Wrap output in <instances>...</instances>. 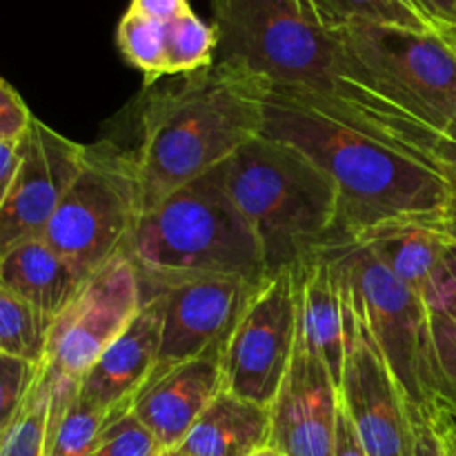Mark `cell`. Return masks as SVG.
Listing matches in <instances>:
<instances>
[{"mask_svg": "<svg viewBox=\"0 0 456 456\" xmlns=\"http://www.w3.org/2000/svg\"><path fill=\"white\" fill-rule=\"evenodd\" d=\"M150 85L132 150L141 214L205 176L265 127V80L230 62Z\"/></svg>", "mask_w": 456, "mask_h": 456, "instance_id": "obj_1", "label": "cell"}, {"mask_svg": "<svg viewBox=\"0 0 456 456\" xmlns=\"http://www.w3.org/2000/svg\"><path fill=\"white\" fill-rule=\"evenodd\" d=\"M263 136L294 145L334 183L347 239L396 218H439L450 190L439 174L352 125L321 96L265 89Z\"/></svg>", "mask_w": 456, "mask_h": 456, "instance_id": "obj_2", "label": "cell"}, {"mask_svg": "<svg viewBox=\"0 0 456 456\" xmlns=\"http://www.w3.org/2000/svg\"><path fill=\"white\" fill-rule=\"evenodd\" d=\"M240 216L261 243L267 274L347 239L337 183L294 145L256 136L218 165Z\"/></svg>", "mask_w": 456, "mask_h": 456, "instance_id": "obj_3", "label": "cell"}, {"mask_svg": "<svg viewBox=\"0 0 456 456\" xmlns=\"http://www.w3.org/2000/svg\"><path fill=\"white\" fill-rule=\"evenodd\" d=\"M216 61L265 80L347 105L372 76L347 53L312 0H212Z\"/></svg>", "mask_w": 456, "mask_h": 456, "instance_id": "obj_4", "label": "cell"}, {"mask_svg": "<svg viewBox=\"0 0 456 456\" xmlns=\"http://www.w3.org/2000/svg\"><path fill=\"white\" fill-rule=\"evenodd\" d=\"M123 256L136 267L142 289L190 276H236L249 283L270 276L261 243L218 167L142 212Z\"/></svg>", "mask_w": 456, "mask_h": 456, "instance_id": "obj_5", "label": "cell"}, {"mask_svg": "<svg viewBox=\"0 0 456 456\" xmlns=\"http://www.w3.org/2000/svg\"><path fill=\"white\" fill-rule=\"evenodd\" d=\"M141 218V187L132 150L101 141L58 203L43 239L87 276L123 256Z\"/></svg>", "mask_w": 456, "mask_h": 456, "instance_id": "obj_6", "label": "cell"}, {"mask_svg": "<svg viewBox=\"0 0 456 456\" xmlns=\"http://www.w3.org/2000/svg\"><path fill=\"white\" fill-rule=\"evenodd\" d=\"M338 276L410 403L423 405L430 307L356 240L328 245Z\"/></svg>", "mask_w": 456, "mask_h": 456, "instance_id": "obj_7", "label": "cell"}, {"mask_svg": "<svg viewBox=\"0 0 456 456\" xmlns=\"http://www.w3.org/2000/svg\"><path fill=\"white\" fill-rule=\"evenodd\" d=\"M337 31L347 53L401 110L430 125L456 118V52L439 31L379 25Z\"/></svg>", "mask_w": 456, "mask_h": 456, "instance_id": "obj_8", "label": "cell"}, {"mask_svg": "<svg viewBox=\"0 0 456 456\" xmlns=\"http://www.w3.org/2000/svg\"><path fill=\"white\" fill-rule=\"evenodd\" d=\"M298 346L292 270L267 276L249 292L221 347L223 387L270 408Z\"/></svg>", "mask_w": 456, "mask_h": 456, "instance_id": "obj_9", "label": "cell"}, {"mask_svg": "<svg viewBox=\"0 0 456 456\" xmlns=\"http://www.w3.org/2000/svg\"><path fill=\"white\" fill-rule=\"evenodd\" d=\"M338 399L368 456H412L410 399L347 292Z\"/></svg>", "mask_w": 456, "mask_h": 456, "instance_id": "obj_10", "label": "cell"}, {"mask_svg": "<svg viewBox=\"0 0 456 456\" xmlns=\"http://www.w3.org/2000/svg\"><path fill=\"white\" fill-rule=\"evenodd\" d=\"M142 307V285L127 256H118L89 276L78 297L53 319L45 368L80 381L98 356L129 328Z\"/></svg>", "mask_w": 456, "mask_h": 456, "instance_id": "obj_11", "label": "cell"}, {"mask_svg": "<svg viewBox=\"0 0 456 456\" xmlns=\"http://www.w3.org/2000/svg\"><path fill=\"white\" fill-rule=\"evenodd\" d=\"M87 145L69 141L34 116L18 142V167L0 205V254L47 230L58 203L80 174Z\"/></svg>", "mask_w": 456, "mask_h": 456, "instance_id": "obj_12", "label": "cell"}, {"mask_svg": "<svg viewBox=\"0 0 456 456\" xmlns=\"http://www.w3.org/2000/svg\"><path fill=\"white\" fill-rule=\"evenodd\" d=\"M256 285L236 276H190L142 289V298L156 294L163 303L160 354L154 377L199 356L221 352Z\"/></svg>", "mask_w": 456, "mask_h": 456, "instance_id": "obj_13", "label": "cell"}, {"mask_svg": "<svg viewBox=\"0 0 456 456\" xmlns=\"http://www.w3.org/2000/svg\"><path fill=\"white\" fill-rule=\"evenodd\" d=\"M338 408L334 377L298 343L288 377L270 405V445L285 456H334Z\"/></svg>", "mask_w": 456, "mask_h": 456, "instance_id": "obj_14", "label": "cell"}, {"mask_svg": "<svg viewBox=\"0 0 456 456\" xmlns=\"http://www.w3.org/2000/svg\"><path fill=\"white\" fill-rule=\"evenodd\" d=\"M163 303L156 294L142 298V307L129 328L102 352L78 383V395L111 421L132 412L134 401L151 381L160 354Z\"/></svg>", "mask_w": 456, "mask_h": 456, "instance_id": "obj_15", "label": "cell"}, {"mask_svg": "<svg viewBox=\"0 0 456 456\" xmlns=\"http://www.w3.org/2000/svg\"><path fill=\"white\" fill-rule=\"evenodd\" d=\"M341 116L372 138L401 154L412 156L444 178L450 190V203L436 218V227L444 232L448 243L456 245V118L445 125H430L401 110L399 102L387 94Z\"/></svg>", "mask_w": 456, "mask_h": 456, "instance_id": "obj_16", "label": "cell"}, {"mask_svg": "<svg viewBox=\"0 0 456 456\" xmlns=\"http://www.w3.org/2000/svg\"><path fill=\"white\" fill-rule=\"evenodd\" d=\"M221 390V352H212L151 379L134 401L132 414L165 452H172L181 448L194 423Z\"/></svg>", "mask_w": 456, "mask_h": 456, "instance_id": "obj_17", "label": "cell"}, {"mask_svg": "<svg viewBox=\"0 0 456 456\" xmlns=\"http://www.w3.org/2000/svg\"><path fill=\"white\" fill-rule=\"evenodd\" d=\"M298 343L321 359L337 386L346 361V292L330 249H319L292 267Z\"/></svg>", "mask_w": 456, "mask_h": 456, "instance_id": "obj_18", "label": "cell"}, {"mask_svg": "<svg viewBox=\"0 0 456 456\" xmlns=\"http://www.w3.org/2000/svg\"><path fill=\"white\" fill-rule=\"evenodd\" d=\"M399 281L426 301L445 270L448 239L435 218H396L361 232L356 239Z\"/></svg>", "mask_w": 456, "mask_h": 456, "instance_id": "obj_19", "label": "cell"}, {"mask_svg": "<svg viewBox=\"0 0 456 456\" xmlns=\"http://www.w3.org/2000/svg\"><path fill=\"white\" fill-rule=\"evenodd\" d=\"M87 281L89 276L71 265L43 236L22 240L0 254V283L52 323L78 297Z\"/></svg>", "mask_w": 456, "mask_h": 456, "instance_id": "obj_20", "label": "cell"}, {"mask_svg": "<svg viewBox=\"0 0 456 456\" xmlns=\"http://www.w3.org/2000/svg\"><path fill=\"white\" fill-rule=\"evenodd\" d=\"M270 408L223 387L178 452L187 456H252L270 445Z\"/></svg>", "mask_w": 456, "mask_h": 456, "instance_id": "obj_21", "label": "cell"}, {"mask_svg": "<svg viewBox=\"0 0 456 456\" xmlns=\"http://www.w3.org/2000/svg\"><path fill=\"white\" fill-rule=\"evenodd\" d=\"M47 377L49 417L45 456H96L102 432L111 423V417L78 395L80 381L53 377L49 370Z\"/></svg>", "mask_w": 456, "mask_h": 456, "instance_id": "obj_22", "label": "cell"}, {"mask_svg": "<svg viewBox=\"0 0 456 456\" xmlns=\"http://www.w3.org/2000/svg\"><path fill=\"white\" fill-rule=\"evenodd\" d=\"M332 29L350 25L401 27L412 31H436L414 0H312Z\"/></svg>", "mask_w": 456, "mask_h": 456, "instance_id": "obj_23", "label": "cell"}, {"mask_svg": "<svg viewBox=\"0 0 456 456\" xmlns=\"http://www.w3.org/2000/svg\"><path fill=\"white\" fill-rule=\"evenodd\" d=\"M52 321L0 283V354L43 363Z\"/></svg>", "mask_w": 456, "mask_h": 456, "instance_id": "obj_24", "label": "cell"}, {"mask_svg": "<svg viewBox=\"0 0 456 456\" xmlns=\"http://www.w3.org/2000/svg\"><path fill=\"white\" fill-rule=\"evenodd\" d=\"M430 403L444 405L456 414V321L441 310H430L423 405Z\"/></svg>", "mask_w": 456, "mask_h": 456, "instance_id": "obj_25", "label": "cell"}, {"mask_svg": "<svg viewBox=\"0 0 456 456\" xmlns=\"http://www.w3.org/2000/svg\"><path fill=\"white\" fill-rule=\"evenodd\" d=\"M116 43L125 61L145 76L147 87L167 78V22L127 9L116 29Z\"/></svg>", "mask_w": 456, "mask_h": 456, "instance_id": "obj_26", "label": "cell"}, {"mask_svg": "<svg viewBox=\"0 0 456 456\" xmlns=\"http://www.w3.org/2000/svg\"><path fill=\"white\" fill-rule=\"evenodd\" d=\"M218 29L194 12L167 22V78L208 69L216 62Z\"/></svg>", "mask_w": 456, "mask_h": 456, "instance_id": "obj_27", "label": "cell"}, {"mask_svg": "<svg viewBox=\"0 0 456 456\" xmlns=\"http://www.w3.org/2000/svg\"><path fill=\"white\" fill-rule=\"evenodd\" d=\"M49 417V377L40 372L38 383L27 401L25 410L0 444V456H45V435Z\"/></svg>", "mask_w": 456, "mask_h": 456, "instance_id": "obj_28", "label": "cell"}, {"mask_svg": "<svg viewBox=\"0 0 456 456\" xmlns=\"http://www.w3.org/2000/svg\"><path fill=\"white\" fill-rule=\"evenodd\" d=\"M43 363L0 354V444L25 410L43 372Z\"/></svg>", "mask_w": 456, "mask_h": 456, "instance_id": "obj_29", "label": "cell"}, {"mask_svg": "<svg viewBox=\"0 0 456 456\" xmlns=\"http://www.w3.org/2000/svg\"><path fill=\"white\" fill-rule=\"evenodd\" d=\"M159 441L132 412L114 419L102 432L96 456H165Z\"/></svg>", "mask_w": 456, "mask_h": 456, "instance_id": "obj_30", "label": "cell"}, {"mask_svg": "<svg viewBox=\"0 0 456 456\" xmlns=\"http://www.w3.org/2000/svg\"><path fill=\"white\" fill-rule=\"evenodd\" d=\"M31 120L34 114L25 105L20 94L7 80L0 78V142L18 145L29 129Z\"/></svg>", "mask_w": 456, "mask_h": 456, "instance_id": "obj_31", "label": "cell"}, {"mask_svg": "<svg viewBox=\"0 0 456 456\" xmlns=\"http://www.w3.org/2000/svg\"><path fill=\"white\" fill-rule=\"evenodd\" d=\"M410 417H412V456H448L421 405L410 403Z\"/></svg>", "mask_w": 456, "mask_h": 456, "instance_id": "obj_32", "label": "cell"}, {"mask_svg": "<svg viewBox=\"0 0 456 456\" xmlns=\"http://www.w3.org/2000/svg\"><path fill=\"white\" fill-rule=\"evenodd\" d=\"M129 12L141 13V16L151 18L159 22H172L183 13L191 12L187 0H132Z\"/></svg>", "mask_w": 456, "mask_h": 456, "instance_id": "obj_33", "label": "cell"}, {"mask_svg": "<svg viewBox=\"0 0 456 456\" xmlns=\"http://www.w3.org/2000/svg\"><path fill=\"white\" fill-rule=\"evenodd\" d=\"M423 412L430 419L432 428L439 435L441 444H444V450L448 456H456V414L450 412L444 405H423Z\"/></svg>", "mask_w": 456, "mask_h": 456, "instance_id": "obj_34", "label": "cell"}, {"mask_svg": "<svg viewBox=\"0 0 456 456\" xmlns=\"http://www.w3.org/2000/svg\"><path fill=\"white\" fill-rule=\"evenodd\" d=\"M334 456H368V452L361 445L359 435H356L354 426H352L350 417L346 410L338 408V421H337V445H334Z\"/></svg>", "mask_w": 456, "mask_h": 456, "instance_id": "obj_35", "label": "cell"}, {"mask_svg": "<svg viewBox=\"0 0 456 456\" xmlns=\"http://www.w3.org/2000/svg\"><path fill=\"white\" fill-rule=\"evenodd\" d=\"M414 3L435 25V29L456 25V0H414Z\"/></svg>", "mask_w": 456, "mask_h": 456, "instance_id": "obj_36", "label": "cell"}, {"mask_svg": "<svg viewBox=\"0 0 456 456\" xmlns=\"http://www.w3.org/2000/svg\"><path fill=\"white\" fill-rule=\"evenodd\" d=\"M18 167V145L12 142H0V205L7 196L9 185L13 181V174Z\"/></svg>", "mask_w": 456, "mask_h": 456, "instance_id": "obj_37", "label": "cell"}, {"mask_svg": "<svg viewBox=\"0 0 456 456\" xmlns=\"http://www.w3.org/2000/svg\"><path fill=\"white\" fill-rule=\"evenodd\" d=\"M445 265H448V272L452 274V281L456 285V245L448 243V249H445Z\"/></svg>", "mask_w": 456, "mask_h": 456, "instance_id": "obj_38", "label": "cell"}, {"mask_svg": "<svg viewBox=\"0 0 456 456\" xmlns=\"http://www.w3.org/2000/svg\"><path fill=\"white\" fill-rule=\"evenodd\" d=\"M436 31H439V34L444 36L445 40H448L450 47H452L454 52H456V25H452V27H441V29H436Z\"/></svg>", "mask_w": 456, "mask_h": 456, "instance_id": "obj_39", "label": "cell"}, {"mask_svg": "<svg viewBox=\"0 0 456 456\" xmlns=\"http://www.w3.org/2000/svg\"><path fill=\"white\" fill-rule=\"evenodd\" d=\"M252 456H285V454L279 452V450H276V448H272V445H265V448L258 450V452L252 454Z\"/></svg>", "mask_w": 456, "mask_h": 456, "instance_id": "obj_40", "label": "cell"}, {"mask_svg": "<svg viewBox=\"0 0 456 456\" xmlns=\"http://www.w3.org/2000/svg\"><path fill=\"white\" fill-rule=\"evenodd\" d=\"M165 456H187V454H183V452H178V450H172V452H167Z\"/></svg>", "mask_w": 456, "mask_h": 456, "instance_id": "obj_41", "label": "cell"}, {"mask_svg": "<svg viewBox=\"0 0 456 456\" xmlns=\"http://www.w3.org/2000/svg\"><path fill=\"white\" fill-rule=\"evenodd\" d=\"M454 321H456V314H454Z\"/></svg>", "mask_w": 456, "mask_h": 456, "instance_id": "obj_42", "label": "cell"}]
</instances>
